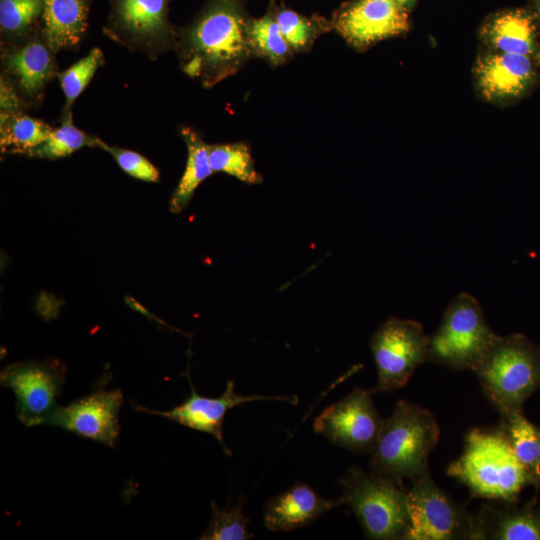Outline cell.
<instances>
[{
    "label": "cell",
    "mask_w": 540,
    "mask_h": 540,
    "mask_svg": "<svg viewBox=\"0 0 540 540\" xmlns=\"http://www.w3.org/2000/svg\"><path fill=\"white\" fill-rule=\"evenodd\" d=\"M440 429L425 408L400 400L392 414L382 419L370 452V472L399 485L425 471L428 456L439 441Z\"/></svg>",
    "instance_id": "6da1fadb"
},
{
    "label": "cell",
    "mask_w": 540,
    "mask_h": 540,
    "mask_svg": "<svg viewBox=\"0 0 540 540\" xmlns=\"http://www.w3.org/2000/svg\"><path fill=\"white\" fill-rule=\"evenodd\" d=\"M447 474L462 482L475 497L515 503L530 478L499 427L468 432L464 451Z\"/></svg>",
    "instance_id": "7a4b0ae2"
},
{
    "label": "cell",
    "mask_w": 540,
    "mask_h": 540,
    "mask_svg": "<svg viewBox=\"0 0 540 540\" xmlns=\"http://www.w3.org/2000/svg\"><path fill=\"white\" fill-rule=\"evenodd\" d=\"M473 372L500 415L522 411L540 389V347L521 333L497 335Z\"/></svg>",
    "instance_id": "3957f363"
},
{
    "label": "cell",
    "mask_w": 540,
    "mask_h": 540,
    "mask_svg": "<svg viewBox=\"0 0 540 540\" xmlns=\"http://www.w3.org/2000/svg\"><path fill=\"white\" fill-rule=\"evenodd\" d=\"M343 504L350 506L366 538L404 540L409 528L407 492L401 485L356 466L340 481Z\"/></svg>",
    "instance_id": "277c9868"
},
{
    "label": "cell",
    "mask_w": 540,
    "mask_h": 540,
    "mask_svg": "<svg viewBox=\"0 0 540 540\" xmlns=\"http://www.w3.org/2000/svg\"><path fill=\"white\" fill-rule=\"evenodd\" d=\"M496 336L479 301L468 293H460L446 308L438 329L429 336L428 361L473 371Z\"/></svg>",
    "instance_id": "5b68a950"
},
{
    "label": "cell",
    "mask_w": 540,
    "mask_h": 540,
    "mask_svg": "<svg viewBox=\"0 0 540 540\" xmlns=\"http://www.w3.org/2000/svg\"><path fill=\"white\" fill-rule=\"evenodd\" d=\"M409 528L404 540H478L476 516L453 502L428 469L411 479L407 491Z\"/></svg>",
    "instance_id": "8992f818"
},
{
    "label": "cell",
    "mask_w": 540,
    "mask_h": 540,
    "mask_svg": "<svg viewBox=\"0 0 540 540\" xmlns=\"http://www.w3.org/2000/svg\"><path fill=\"white\" fill-rule=\"evenodd\" d=\"M370 348L377 369L375 390L390 392L405 386L428 361L429 336L421 323L392 316L373 333Z\"/></svg>",
    "instance_id": "52a82bcc"
},
{
    "label": "cell",
    "mask_w": 540,
    "mask_h": 540,
    "mask_svg": "<svg viewBox=\"0 0 540 540\" xmlns=\"http://www.w3.org/2000/svg\"><path fill=\"white\" fill-rule=\"evenodd\" d=\"M189 40L191 57L185 68L192 76L221 75L248 51L242 20L228 8L220 7L207 13L195 25Z\"/></svg>",
    "instance_id": "ba28073f"
},
{
    "label": "cell",
    "mask_w": 540,
    "mask_h": 540,
    "mask_svg": "<svg viewBox=\"0 0 540 540\" xmlns=\"http://www.w3.org/2000/svg\"><path fill=\"white\" fill-rule=\"evenodd\" d=\"M66 368L58 359L24 361L6 366L0 374L3 387L16 397V415L30 427L41 425L58 405Z\"/></svg>",
    "instance_id": "9c48e42d"
},
{
    "label": "cell",
    "mask_w": 540,
    "mask_h": 540,
    "mask_svg": "<svg viewBox=\"0 0 540 540\" xmlns=\"http://www.w3.org/2000/svg\"><path fill=\"white\" fill-rule=\"evenodd\" d=\"M374 391L356 388L329 405L314 420L315 432L336 446L370 453L382 424L372 401Z\"/></svg>",
    "instance_id": "30bf717a"
},
{
    "label": "cell",
    "mask_w": 540,
    "mask_h": 540,
    "mask_svg": "<svg viewBox=\"0 0 540 540\" xmlns=\"http://www.w3.org/2000/svg\"><path fill=\"white\" fill-rule=\"evenodd\" d=\"M120 389L98 390L66 406H57L41 425L62 428L81 437L114 447L119 435Z\"/></svg>",
    "instance_id": "8fae6325"
},
{
    "label": "cell",
    "mask_w": 540,
    "mask_h": 540,
    "mask_svg": "<svg viewBox=\"0 0 540 540\" xmlns=\"http://www.w3.org/2000/svg\"><path fill=\"white\" fill-rule=\"evenodd\" d=\"M190 388V397L172 410L157 411L136 404H133V408L139 412L162 416L191 429L214 436L228 456L232 455V452L224 442L222 426L224 418L229 410L244 403L260 400L285 401L294 405L298 403V397L296 396H244L236 394L234 382L231 380L227 382L226 389L222 396L217 398L200 396L194 389L192 382H190Z\"/></svg>",
    "instance_id": "7c38bea8"
},
{
    "label": "cell",
    "mask_w": 540,
    "mask_h": 540,
    "mask_svg": "<svg viewBox=\"0 0 540 540\" xmlns=\"http://www.w3.org/2000/svg\"><path fill=\"white\" fill-rule=\"evenodd\" d=\"M336 27L351 44L368 46L405 33L408 9L398 0H356L339 15Z\"/></svg>",
    "instance_id": "4fadbf2b"
},
{
    "label": "cell",
    "mask_w": 540,
    "mask_h": 540,
    "mask_svg": "<svg viewBox=\"0 0 540 540\" xmlns=\"http://www.w3.org/2000/svg\"><path fill=\"white\" fill-rule=\"evenodd\" d=\"M539 66L529 57L491 51L479 57L475 76L488 100L511 101L525 96L539 78Z\"/></svg>",
    "instance_id": "5bb4252c"
},
{
    "label": "cell",
    "mask_w": 540,
    "mask_h": 540,
    "mask_svg": "<svg viewBox=\"0 0 540 540\" xmlns=\"http://www.w3.org/2000/svg\"><path fill=\"white\" fill-rule=\"evenodd\" d=\"M480 37L493 51L531 58L540 68V30L528 7H513L490 14Z\"/></svg>",
    "instance_id": "9a60e30c"
},
{
    "label": "cell",
    "mask_w": 540,
    "mask_h": 540,
    "mask_svg": "<svg viewBox=\"0 0 540 540\" xmlns=\"http://www.w3.org/2000/svg\"><path fill=\"white\" fill-rule=\"evenodd\" d=\"M339 505H342L341 498L326 499L300 482L267 502L264 525L273 532L291 531L312 523Z\"/></svg>",
    "instance_id": "2e32d148"
},
{
    "label": "cell",
    "mask_w": 540,
    "mask_h": 540,
    "mask_svg": "<svg viewBox=\"0 0 540 540\" xmlns=\"http://www.w3.org/2000/svg\"><path fill=\"white\" fill-rule=\"evenodd\" d=\"M479 540H540V505L482 506L476 515Z\"/></svg>",
    "instance_id": "e0dca14e"
},
{
    "label": "cell",
    "mask_w": 540,
    "mask_h": 540,
    "mask_svg": "<svg viewBox=\"0 0 540 540\" xmlns=\"http://www.w3.org/2000/svg\"><path fill=\"white\" fill-rule=\"evenodd\" d=\"M44 34L54 52L76 45L85 30L87 0H42Z\"/></svg>",
    "instance_id": "ac0fdd59"
},
{
    "label": "cell",
    "mask_w": 540,
    "mask_h": 540,
    "mask_svg": "<svg viewBox=\"0 0 540 540\" xmlns=\"http://www.w3.org/2000/svg\"><path fill=\"white\" fill-rule=\"evenodd\" d=\"M516 458L528 474L531 486L540 488V427L522 411L501 415L498 425Z\"/></svg>",
    "instance_id": "d6986e66"
},
{
    "label": "cell",
    "mask_w": 540,
    "mask_h": 540,
    "mask_svg": "<svg viewBox=\"0 0 540 540\" xmlns=\"http://www.w3.org/2000/svg\"><path fill=\"white\" fill-rule=\"evenodd\" d=\"M6 65L18 79L22 90L29 95L37 94L54 71L48 48L38 40L11 52L6 58Z\"/></svg>",
    "instance_id": "ffe728a7"
},
{
    "label": "cell",
    "mask_w": 540,
    "mask_h": 540,
    "mask_svg": "<svg viewBox=\"0 0 540 540\" xmlns=\"http://www.w3.org/2000/svg\"><path fill=\"white\" fill-rule=\"evenodd\" d=\"M182 136L188 156L184 173L169 202L170 211L175 214L186 208L200 183L214 173L209 162L208 145L190 128L183 129Z\"/></svg>",
    "instance_id": "44dd1931"
},
{
    "label": "cell",
    "mask_w": 540,
    "mask_h": 540,
    "mask_svg": "<svg viewBox=\"0 0 540 540\" xmlns=\"http://www.w3.org/2000/svg\"><path fill=\"white\" fill-rule=\"evenodd\" d=\"M118 13L124 28L140 39L155 37L165 28V0H121Z\"/></svg>",
    "instance_id": "7402d4cb"
},
{
    "label": "cell",
    "mask_w": 540,
    "mask_h": 540,
    "mask_svg": "<svg viewBox=\"0 0 540 540\" xmlns=\"http://www.w3.org/2000/svg\"><path fill=\"white\" fill-rule=\"evenodd\" d=\"M1 148L23 153L43 143L52 129L44 122L21 114H2Z\"/></svg>",
    "instance_id": "603a6c76"
},
{
    "label": "cell",
    "mask_w": 540,
    "mask_h": 540,
    "mask_svg": "<svg viewBox=\"0 0 540 540\" xmlns=\"http://www.w3.org/2000/svg\"><path fill=\"white\" fill-rule=\"evenodd\" d=\"M104 145L99 139L91 137L75 127L71 114L68 113L61 127L52 129L49 137L43 143L25 154L30 157L52 160L67 157L84 146L103 148Z\"/></svg>",
    "instance_id": "cb8c5ba5"
},
{
    "label": "cell",
    "mask_w": 540,
    "mask_h": 540,
    "mask_svg": "<svg viewBox=\"0 0 540 540\" xmlns=\"http://www.w3.org/2000/svg\"><path fill=\"white\" fill-rule=\"evenodd\" d=\"M213 172L229 174L242 182L256 184L261 176L254 167L249 148L243 143L208 145Z\"/></svg>",
    "instance_id": "d4e9b609"
},
{
    "label": "cell",
    "mask_w": 540,
    "mask_h": 540,
    "mask_svg": "<svg viewBox=\"0 0 540 540\" xmlns=\"http://www.w3.org/2000/svg\"><path fill=\"white\" fill-rule=\"evenodd\" d=\"M212 518L206 531L199 537L202 540H247L253 537L248 532L249 518L242 512L243 503L222 510L215 502H211Z\"/></svg>",
    "instance_id": "484cf974"
},
{
    "label": "cell",
    "mask_w": 540,
    "mask_h": 540,
    "mask_svg": "<svg viewBox=\"0 0 540 540\" xmlns=\"http://www.w3.org/2000/svg\"><path fill=\"white\" fill-rule=\"evenodd\" d=\"M103 63L100 49H92L88 55L74 63L59 76L60 85L69 108L76 98L84 91L96 70Z\"/></svg>",
    "instance_id": "4316f807"
},
{
    "label": "cell",
    "mask_w": 540,
    "mask_h": 540,
    "mask_svg": "<svg viewBox=\"0 0 540 540\" xmlns=\"http://www.w3.org/2000/svg\"><path fill=\"white\" fill-rule=\"evenodd\" d=\"M249 36L255 47L271 60H282L288 53L289 45L277 21L263 17L252 23Z\"/></svg>",
    "instance_id": "83f0119b"
},
{
    "label": "cell",
    "mask_w": 540,
    "mask_h": 540,
    "mask_svg": "<svg viewBox=\"0 0 540 540\" xmlns=\"http://www.w3.org/2000/svg\"><path fill=\"white\" fill-rule=\"evenodd\" d=\"M42 8V0H1V27L9 32H19L31 24Z\"/></svg>",
    "instance_id": "f1b7e54d"
},
{
    "label": "cell",
    "mask_w": 540,
    "mask_h": 540,
    "mask_svg": "<svg viewBox=\"0 0 540 540\" xmlns=\"http://www.w3.org/2000/svg\"><path fill=\"white\" fill-rule=\"evenodd\" d=\"M102 149L109 152L119 167L130 176L145 182L159 180L157 168L141 154L127 149L110 147L106 144Z\"/></svg>",
    "instance_id": "f546056e"
},
{
    "label": "cell",
    "mask_w": 540,
    "mask_h": 540,
    "mask_svg": "<svg viewBox=\"0 0 540 540\" xmlns=\"http://www.w3.org/2000/svg\"><path fill=\"white\" fill-rule=\"evenodd\" d=\"M276 21L289 46L300 48L308 42L311 36V26L297 13L283 11L277 16Z\"/></svg>",
    "instance_id": "4dcf8cb0"
},
{
    "label": "cell",
    "mask_w": 540,
    "mask_h": 540,
    "mask_svg": "<svg viewBox=\"0 0 540 540\" xmlns=\"http://www.w3.org/2000/svg\"><path fill=\"white\" fill-rule=\"evenodd\" d=\"M1 108L4 114H15L19 109V101L12 88L5 81H1Z\"/></svg>",
    "instance_id": "1f68e13d"
},
{
    "label": "cell",
    "mask_w": 540,
    "mask_h": 540,
    "mask_svg": "<svg viewBox=\"0 0 540 540\" xmlns=\"http://www.w3.org/2000/svg\"><path fill=\"white\" fill-rule=\"evenodd\" d=\"M528 8L533 14L540 30V0H530Z\"/></svg>",
    "instance_id": "d6a6232c"
},
{
    "label": "cell",
    "mask_w": 540,
    "mask_h": 540,
    "mask_svg": "<svg viewBox=\"0 0 540 540\" xmlns=\"http://www.w3.org/2000/svg\"><path fill=\"white\" fill-rule=\"evenodd\" d=\"M402 6L409 10L417 0H398Z\"/></svg>",
    "instance_id": "836d02e7"
}]
</instances>
